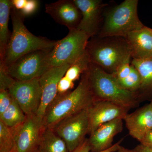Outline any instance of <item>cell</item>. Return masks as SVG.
Returning <instances> with one entry per match:
<instances>
[{
  "instance_id": "cell-1",
  "label": "cell",
  "mask_w": 152,
  "mask_h": 152,
  "mask_svg": "<svg viewBox=\"0 0 152 152\" xmlns=\"http://www.w3.org/2000/svg\"><path fill=\"white\" fill-rule=\"evenodd\" d=\"M87 71L82 74L75 90L65 94H57L48 106L43 117L45 127L53 129L63 120L88 108L94 102Z\"/></svg>"
},
{
  "instance_id": "cell-2",
  "label": "cell",
  "mask_w": 152,
  "mask_h": 152,
  "mask_svg": "<svg viewBox=\"0 0 152 152\" xmlns=\"http://www.w3.org/2000/svg\"><path fill=\"white\" fill-rule=\"evenodd\" d=\"M86 52L91 63L110 74L115 73L121 65L132 60L127 41L121 37H93L88 42Z\"/></svg>"
},
{
  "instance_id": "cell-3",
  "label": "cell",
  "mask_w": 152,
  "mask_h": 152,
  "mask_svg": "<svg viewBox=\"0 0 152 152\" xmlns=\"http://www.w3.org/2000/svg\"><path fill=\"white\" fill-rule=\"evenodd\" d=\"M87 72L95 102L107 101L130 109L139 105L140 99L138 93L121 88L117 82L115 74L108 73L91 63Z\"/></svg>"
},
{
  "instance_id": "cell-4",
  "label": "cell",
  "mask_w": 152,
  "mask_h": 152,
  "mask_svg": "<svg viewBox=\"0 0 152 152\" xmlns=\"http://www.w3.org/2000/svg\"><path fill=\"white\" fill-rule=\"evenodd\" d=\"M10 15L12 24L4 60L3 62L8 67L24 55L39 50L51 49L57 41L37 37L30 32L24 24L25 17L12 7Z\"/></svg>"
},
{
  "instance_id": "cell-5",
  "label": "cell",
  "mask_w": 152,
  "mask_h": 152,
  "mask_svg": "<svg viewBox=\"0 0 152 152\" xmlns=\"http://www.w3.org/2000/svg\"><path fill=\"white\" fill-rule=\"evenodd\" d=\"M138 6V0H125L107 10L105 9L102 24L97 36L126 38L129 33L144 27L139 18Z\"/></svg>"
},
{
  "instance_id": "cell-6",
  "label": "cell",
  "mask_w": 152,
  "mask_h": 152,
  "mask_svg": "<svg viewBox=\"0 0 152 152\" xmlns=\"http://www.w3.org/2000/svg\"><path fill=\"white\" fill-rule=\"evenodd\" d=\"M90 39L87 34L77 29L69 31L65 37L57 41L49 53L48 59L49 67L73 64L86 52Z\"/></svg>"
},
{
  "instance_id": "cell-7",
  "label": "cell",
  "mask_w": 152,
  "mask_h": 152,
  "mask_svg": "<svg viewBox=\"0 0 152 152\" xmlns=\"http://www.w3.org/2000/svg\"><path fill=\"white\" fill-rule=\"evenodd\" d=\"M52 49L39 50L23 56L7 67L8 73L16 80L39 78L50 69L48 57Z\"/></svg>"
},
{
  "instance_id": "cell-8",
  "label": "cell",
  "mask_w": 152,
  "mask_h": 152,
  "mask_svg": "<svg viewBox=\"0 0 152 152\" xmlns=\"http://www.w3.org/2000/svg\"><path fill=\"white\" fill-rule=\"evenodd\" d=\"M88 109L66 118L53 128L66 143L69 152L75 149L89 134Z\"/></svg>"
},
{
  "instance_id": "cell-9",
  "label": "cell",
  "mask_w": 152,
  "mask_h": 152,
  "mask_svg": "<svg viewBox=\"0 0 152 152\" xmlns=\"http://www.w3.org/2000/svg\"><path fill=\"white\" fill-rule=\"evenodd\" d=\"M9 91L27 116L37 114L42 98L39 78L24 81L15 80Z\"/></svg>"
},
{
  "instance_id": "cell-10",
  "label": "cell",
  "mask_w": 152,
  "mask_h": 152,
  "mask_svg": "<svg viewBox=\"0 0 152 152\" xmlns=\"http://www.w3.org/2000/svg\"><path fill=\"white\" fill-rule=\"evenodd\" d=\"M45 127L42 117L37 114L27 116L17 127L14 148L16 152H35Z\"/></svg>"
},
{
  "instance_id": "cell-11",
  "label": "cell",
  "mask_w": 152,
  "mask_h": 152,
  "mask_svg": "<svg viewBox=\"0 0 152 152\" xmlns=\"http://www.w3.org/2000/svg\"><path fill=\"white\" fill-rule=\"evenodd\" d=\"M81 12L82 18L77 29L90 38L98 35L102 24L104 14L108 4L102 0H73Z\"/></svg>"
},
{
  "instance_id": "cell-12",
  "label": "cell",
  "mask_w": 152,
  "mask_h": 152,
  "mask_svg": "<svg viewBox=\"0 0 152 152\" xmlns=\"http://www.w3.org/2000/svg\"><path fill=\"white\" fill-rule=\"evenodd\" d=\"M129 108L107 101L95 102L88 109L89 134L101 125L117 119L124 120L129 113Z\"/></svg>"
},
{
  "instance_id": "cell-13",
  "label": "cell",
  "mask_w": 152,
  "mask_h": 152,
  "mask_svg": "<svg viewBox=\"0 0 152 152\" xmlns=\"http://www.w3.org/2000/svg\"><path fill=\"white\" fill-rule=\"evenodd\" d=\"M71 65L66 64L50 68L39 78L42 90V98L40 106L37 114L39 116L43 117L48 106L58 94L59 82Z\"/></svg>"
},
{
  "instance_id": "cell-14",
  "label": "cell",
  "mask_w": 152,
  "mask_h": 152,
  "mask_svg": "<svg viewBox=\"0 0 152 152\" xmlns=\"http://www.w3.org/2000/svg\"><path fill=\"white\" fill-rule=\"evenodd\" d=\"M45 12L57 23L67 27L69 31L77 29L82 18L81 12L71 0L46 4Z\"/></svg>"
},
{
  "instance_id": "cell-15",
  "label": "cell",
  "mask_w": 152,
  "mask_h": 152,
  "mask_svg": "<svg viewBox=\"0 0 152 152\" xmlns=\"http://www.w3.org/2000/svg\"><path fill=\"white\" fill-rule=\"evenodd\" d=\"M122 119H117L101 125L90 134L89 145L92 152L108 149L113 145L114 138L123 129Z\"/></svg>"
},
{
  "instance_id": "cell-16",
  "label": "cell",
  "mask_w": 152,
  "mask_h": 152,
  "mask_svg": "<svg viewBox=\"0 0 152 152\" xmlns=\"http://www.w3.org/2000/svg\"><path fill=\"white\" fill-rule=\"evenodd\" d=\"M129 134L139 142L152 129V109L149 104L128 113L124 119Z\"/></svg>"
},
{
  "instance_id": "cell-17",
  "label": "cell",
  "mask_w": 152,
  "mask_h": 152,
  "mask_svg": "<svg viewBox=\"0 0 152 152\" xmlns=\"http://www.w3.org/2000/svg\"><path fill=\"white\" fill-rule=\"evenodd\" d=\"M131 49L132 59L145 60L152 57V28L145 26L129 33L125 38Z\"/></svg>"
},
{
  "instance_id": "cell-18",
  "label": "cell",
  "mask_w": 152,
  "mask_h": 152,
  "mask_svg": "<svg viewBox=\"0 0 152 152\" xmlns=\"http://www.w3.org/2000/svg\"><path fill=\"white\" fill-rule=\"evenodd\" d=\"M12 7V0L0 1V61L4 60L11 35L8 23Z\"/></svg>"
},
{
  "instance_id": "cell-19",
  "label": "cell",
  "mask_w": 152,
  "mask_h": 152,
  "mask_svg": "<svg viewBox=\"0 0 152 152\" xmlns=\"http://www.w3.org/2000/svg\"><path fill=\"white\" fill-rule=\"evenodd\" d=\"M35 152H69L66 143L51 128L45 127Z\"/></svg>"
},
{
  "instance_id": "cell-20",
  "label": "cell",
  "mask_w": 152,
  "mask_h": 152,
  "mask_svg": "<svg viewBox=\"0 0 152 152\" xmlns=\"http://www.w3.org/2000/svg\"><path fill=\"white\" fill-rule=\"evenodd\" d=\"M131 64L137 70L141 77V85L137 92L141 100L152 93V57L142 61L132 60Z\"/></svg>"
},
{
  "instance_id": "cell-21",
  "label": "cell",
  "mask_w": 152,
  "mask_h": 152,
  "mask_svg": "<svg viewBox=\"0 0 152 152\" xmlns=\"http://www.w3.org/2000/svg\"><path fill=\"white\" fill-rule=\"evenodd\" d=\"M27 118V116L13 100L5 112L0 115V121L9 127L15 128L22 124Z\"/></svg>"
},
{
  "instance_id": "cell-22",
  "label": "cell",
  "mask_w": 152,
  "mask_h": 152,
  "mask_svg": "<svg viewBox=\"0 0 152 152\" xmlns=\"http://www.w3.org/2000/svg\"><path fill=\"white\" fill-rule=\"evenodd\" d=\"M17 127H9L0 121V152H10L13 149Z\"/></svg>"
},
{
  "instance_id": "cell-23",
  "label": "cell",
  "mask_w": 152,
  "mask_h": 152,
  "mask_svg": "<svg viewBox=\"0 0 152 152\" xmlns=\"http://www.w3.org/2000/svg\"><path fill=\"white\" fill-rule=\"evenodd\" d=\"M90 63L89 57L86 52L83 56L70 66L64 76L70 80L75 81L88 70Z\"/></svg>"
},
{
  "instance_id": "cell-24",
  "label": "cell",
  "mask_w": 152,
  "mask_h": 152,
  "mask_svg": "<svg viewBox=\"0 0 152 152\" xmlns=\"http://www.w3.org/2000/svg\"><path fill=\"white\" fill-rule=\"evenodd\" d=\"M131 65L132 70L129 75L124 80H117V82L124 89L132 92L137 93L141 85V77L137 70L132 65Z\"/></svg>"
},
{
  "instance_id": "cell-25",
  "label": "cell",
  "mask_w": 152,
  "mask_h": 152,
  "mask_svg": "<svg viewBox=\"0 0 152 152\" xmlns=\"http://www.w3.org/2000/svg\"><path fill=\"white\" fill-rule=\"evenodd\" d=\"M15 81L8 73L4 64L0 62V91L9 90Z\"/></svg>"
},
{
  "instance_id": "cell-26",
  "label": "cell",
  "mask_w": 152,
  "mask_h": 152,
  "mask_svg": "<svg viewBox=\"0 0 152 152\" xmlns=\"http://www.w3.org/2000/svg\"><path fill=\"white\" fill-rule=\"evenodd\" d=\"M123 139L120 140L115 144H113V146L108 149L100 152H116L118 149L121 142ZM71 152H92L91 151V148L89 145L88 139L86 138L75 149Z\"/></svg>"
},
{
  "instance_id": "cell-27",
  "label": "cell",
  "mask_w": 152,
  "mask_h": 152,
  "mask_svg": "<svg viewBox=\"0 0 152 152\" xmlns=\"http://www.w3.org/2000/svg\"><path fill=\"white\" fill-rule=\"evenodd\" d=\"M13 100L9 90L0 91V115L5 112Z\"/></svg>"
},
{
  "instance_id": "cell-28",
  "label": "cell",
  "mask_w": 152,
  "mask_h": 152,
  "mask_svg": "<svg viewBox=\"0 0 152 152\" xmlns=\"http://www.w3.org/2000/svg\"><path fill=\"white\" fill-rule=\"evenodd\" d=\"M131 63H125L121 65L117 69L115 76L118 80H121L126 78L132 70Z\"/></svg>"
},
{
  "instance_id": "cell-29",
  "label": "cell",
  "mask_w": 152,
  "mask_h": 152,
  "mask_svg": "<svg viewBox=\"0 0 152 152\" xmlns=\"http://www.w3.org/2000/svg\"><path fill=\"white\" fill-rule=\"evenodd\" d=\"M74 82L69 80L65 76L61 79L58 86V94H64L70 91L73 88Z\"/></svg>"
},
{
  "instance_id": "cell-30",
  "label": "cell",
  "mask_w": 152,
  "mask_h": 152,
  "mask_svg": "<svg viewBox=\"0 0 152 152\" xmlns=\"http://www.w3.org/2000/svg\"><path fill=\"white\" fill-rule=\"evenodd\" d=\"M39 1L36 0H27L24 8L19 12L24 17L31 15L35 12L39 6Z\"/></svg>"
},
{
  "instance_id": "cell-31",
  "label": "cell",
  "mask_w": 152,
  "mask_h": 152,
  "mask_svg": "<svg viewBox=\"0 0 152 152\" xmlns=\"http://www.w3.org/2000/svg\"><path fill=\"white\" fill-rule=\"evenodd\" d=\"M140 143L146 146L152 148V129L145 135Z\"/></svg>"
},
{
  "instance_id": "cell-32",
  "label": "cell",
  "mask_w": 152,
  "mask_h": 152,
  "mask_svg": "<svg viewBox=\"0 0 152 152\" xmlns=\"http://www.w3.org/2000/svg\"><path fill=\"white\" fill-rule=\"evenodd\" d=\"M27 0H12V7L20 12L24 7Z\"/></svg>"
},
{
  "instance_id": "cell-33",
  "label": "cell",
  "mask_w": 152,
  "mask_h": 152,
  "mask_svg": "<svg viewBox=\"0 0 152 152\" xmlns=\"http://www.w3.org/2000/svg\"><path fill=\"white\" fill-rule=\"evenodd\" d=\"M132 151L133 152H152V148L140 144L137 146Z\"/></svg>"
},
{
  "instance_id": "cell-34",
  "label": "cell",
  "mask_w": 152,
  "mask_h": 152,
  "mask_svg": "<svg viewBox=\"0 0 152 152\" xmlns=\"http://www.w3.org/2000/svg\"><path fill=\"white\" fill-rule=\"evenodd\" d=\"M116 152H133L132 150H130L120 145L118 149Z\"/></svg>"
},
{
  "instance_id": "cell-35",
  "label": "cell",
  "mask_w": 152,
  "mask_h": 152,
  "mask_svg": "<svg viewBox=\"0 0 152 152\" xmlns=\"http://www.w3.org/2000/svg\"><path fill=\"white\" fill-rule=\"evenodd\" d=\"M149 104L150 105V106H151V108L152 109V99H151V103Z\"/></svg>"
},
{
  "instance_id": "cell-36",
  "label": "cell",
  "mask_w": 152,
  "mask_h": 152,
  "mask_svg": "<svg viewBox=\"0 0 152 152\" xmlns=\"http://www.w3.org/2000/svg\"><path fill=\"white\" fill-rule=\"evenodd\" d=\"M10 152H16L15 150V149L13 148V149L12 150V151H11Z\"/></svg>"
}]
</instances>
